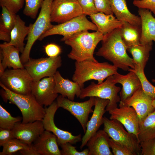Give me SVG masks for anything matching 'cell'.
Instances as JSON below:
<instances>
[{
    "label": "cell",
    "instance_id": "cell-1",
    "mask_svg": "<svg viewBox=\"0 0 155 155\" xmlns=\"http://www.w3.org/2000/svg\"><path fill=\"white\" fill-rule=\"evenodd\" d=\"M127 50L121 36L119 28L104 35L102 46L96 55L110 61L118 68L129 71L131 68L134 69V66L133 59L128 56Z\"/></svg>",
    "mask_w": 155,
    "mask_h": 155
},
{
    "label": "cell",
    "instance_id": "cell-2",
    "mask_svg": "<svg viewBox=\"0 0 155 155\" xmlns=\"http://www.w3.org/2000/svg\"><path fill=\"white\" fill-rule=\"evenodd\" d=\"M88 31H82L61 39V41L71 48L67 55L69 58L77 62L98 61L94 57V52L98 44L103 39L104 35L98 30L92 32Z\"/></svg>",
    "mask_w": 155,
    "mask_h": 155
},
{
    "label": "cell",
    "instance_id": "cell-3",
    "mask_svg": "<svg viewBox=\"0 0 155 155\" xmlns=\"http://www.w3.org/2000/svg\"><path fill=\"white\" fill-rule=\"evenodd\" d=\"M0 86L2 88L1 94L4 101L15 105L20 111L22 123L42 121L45 114V108L37 102L32 94L27 95L16 94L0 83Z\"/></svg>",
    "mask_w": 155,
    "mask_h": 155
},
{
    "label": "cell",
    "instance_id": "cell-4",
    "mask_svg": "<svg viewBox=\"0 0 155 155\" xmlns=\"http://www.w3.org/2000/svg\"><path fill=\"white\" fill-rule=\"evenodd\" d=\"M118 68L108 62L86 60L75 62V70L72 77L74 82L81 88L86 81L94 80L100 84L108 77L117 73Z\"/></svg>",
    "mask_w": 155,
    "mask_h": 155
},
{
    "label": "cell",
    "instance_id": "cell-5",
    "mask_svg": "<svg viewBox=\"0 0 155 155\" xmlns=\"http://www.w3.org/2000/svg\"><path fill=\"white\" fill-rule=\"evenodd\" d=\"M53 0H44L38 17L35 22L32 24L26 44L20 57L23 64L30 59V51L35 42L53 25L51 24V6Z\"/></svg>",
    "mask_w": 155,
    "mask_h": 155
},
{
    "label": "cell",
    "instance_id": "cell-6",
    "mask_svg": "<svg viewBox=\"0 0 155 155\" xmlns=\"http://www.w3.org/2000/svg\"><path fill=\"white\" fill-rule=\"evenodd\" d=\"M115 84L113 75L108 77L105 81L100 84L92 82L87 87L82 89L79 98L83 99L86 97H94L108 99L109 102L106 110L108 112L117 107V103L120 101L118 94L121 88Z\"/></svg>",
    "mask_w": 155,
    "mask_h": 155
},
{
    "label": "cell",
    "instance_id": "cell-7",
    "mask_svg": "<svg viewBox=\"0 0 155 155\" xmlns=\"http://www.w3.org/2000/svg\"><path fill=\"white\" fill-rule=\"evenodd\" d=\"M103 130L110 138L128 148L134 155H141L140 143L135 135L125 130L123 125L117 120L103 117Z\"/></svg>",
    "mask_w": 155,
    "mask_h": 155
},
{
    "label": "cell",
    "instance_id": "cell-8",
    "mask_svg": "<svg viewBox=\"0 0 155 155\" xmlns=\"http://www.w3.org/2000/svg\"><path fill=\"white\" fill-rule=\"evenodd\" d=\"M0 77V83L11 91L22 95L31 94L33 80L25 68L5 70Z\"/></svg>",
    "mask_w": 155,
    "mask_h": 155
},
{
    "label": "cell",
    "instance_id": "cell-9",
    "mask_svg": "<svg viewBox=\"0 0 155 155\" xmlns=\"http://www.w3.org/2000/svg\"><path fill=\"white\" fill-rule=\"evenodd\" d=\"M89 30L96 31L98 28L94 24L87 19L86 15L83 14L64 23L53 25L38 40H42L47 36L54 35H61L65 37L82 31Z\"/></svg>",
    "mask_w": 155,
    "mask_h": 155
},
{
    "label": "cell",
    "instance_id": "cell-10",
    "mask_svg": "<svg viewBox=\"0 0 155 155\" xmlns=\"http://www.w3.org/2000/svg\"><path fill=\"white\" fill-rule=\"evenodd\" d=\"M61 65V57L58 56L37 59L30 58L24 66L33 81H37L45 77L53 76Z\"/></svg>",
    "mask_w": 155,
    "mask_h": 155
},
{
    "label": "cell",
    "instance_id": "cell-11",
    "mask_svg": "<svg viewBox=\"0 0 155 155\" xmlns=\"http://www.w3.org/2000/svg\"><path fill=\"white\" fill-rule=\"evenodd\" d=\"M87 100L82 102H74L61 95L58 96L56 102L59 107L69 112L78 121L84 133L86 132V126L90 114L93 113L92 107L94 106V97H89Z\"/></svg>",
    "mask_w": 155,
    "mask_h": 155
},
{
    "label": "cell",
    "instance_id": "cell-12",
    "mask_svg": "<svg viewBox=\"0 0 155 155\" xmlns=\"http://www.w3.org/2000/svg\"><path fill=\"white\" fill-rule=\"evenodd\" d=\"M83 14L78 0H53L51 5V22L62 23Z\"/></svg>",
    "mask_w": 155,
    "mask_h": 155
},
{
    "label": "cell",
    "instance_id": "cell-13",
    "mask_svg": "<svg viewBox=\"0 0 155 155\" xmlns=\"http://www.w3.org/2000/svg\"><path fill=\"white\" fill-rule=\"evenodd\" d=\"M59 108L56 101H55L45 108V114L42 121L45 130L51 132L56 136L59 145L67 142L74 144L81 141V134L74 135L71 133L62 130L56 125L54 118Z\"/></svg>",
    "mask_w": 155,
    "mask_h": 155
},
{
    "label": "cell",
    "instance_id": "cell-14",
    "mask_svg": "<svg viewBox=\"0 0 155 155\" xmlns=\"http://www.w3.org/2000/svg\"><path fill=\"white\" fill-rule=\"evenodd\" d=\"M119 106V108L117 107L108 111L111 115L109 119L119 121L126 130L135 135L138 140L139 119L136 111L132 107L120 102Z\"/></svg>",
    "mask_w": 155,
    "mask_h": 155
},
{
    "label": "cell",
    "instance_id": "cell-15",
    "mask_svg": "<svg viewBox=\"0 0 155 155\" xmlns=\"http://www.w3.org/2000/svg\"><path fill=\"white\" fill-rule=\"evenodd\" d=\"M55 82L53 76L44 78L40 80L33 81L31 93L37 102L46 107L51 105L58 96L54 92Z\"/></svg>",
    "mask_w": 155,
    "mask_h": 155
},
{
    "label": "cell",
    "instance_id": "cell-16",
    "mask_svg": "<svg viewBox=\"0 0 155 155\" xmlns=\"http://www.w3.org/2000/svg\"><path fill=\"white\" fill-rule=\"evenodd\" d=\"M108 99L95 97L94 108L91 117L88 121L85 133L82 138L80 148L82 149L91 137L98 130L103 124V116L106 111V107L109 103Z\"/></svg>",
    "mask_w": 155,
    "mask_h": 155
},
{
    "label": "cell",
    "instance_id": "cell-17",
    "mask_svg": "<svg viewBox=\"0 0 155 155\" xmlns=\"http://www.w3.org/2000/svg\"><path fill=\"white\" fill-rule=\"evenodd\" d=\"M44 130L42 121L25 123L19 122L12 129L14 138L30 146Z\"/></svg>",
    "mask_w": 155,
    "mask_h": 155
},
{
    "label": "cell",
    "instance_id": "cell-18",
    "mask_svg": "<svg viewBox=\"0 0 155 155\" xmlns=\"http://www.w3.org/2000/svg\"><path fill=\"white\" fill-rule=\"evenodd\" d=\"M153 100L144 92L141 88L124 102H119L133 107L138 115L140 122L155 110L152 104Z\"/></svg>",
    "mask_w": 155,
    "mask_h": 155
},
{
    "label": "cell",
    "instance_id": "cell-19",
    "mask_svg": "<svg viewBox=\"0 0 155 155\" xmlns=\"http://www.w3.org/2000/svg\"><path fill=\"white\" fill-rule=\"evenodd\" d=\"M129 71L125 75L117 73L113 75L114 82L116 84L120 83L122 85L119 96L120 102L122 103L129 99L137 90L142 88L140 80L133 69L131 68Z\"/></svg>",
    "mask_w": 155,
    "mask_h": 155
},
{
    "label": "cell",
    "instance_id": "cell-20",
    "mask_svg": "<svg viewBox=\"0 0 155 155\" xmlns=\"http://www.w3.org/2000/svg\"><path fill=\"white\" fill-rule=\"evenodd\" d=\"M58 145L56 136L45 130L31 146L38 155H61Z\"/></svg>",
    "mask_w": 155,
    "mask_h": 155
},
{
    "label": "cell",
    "instance_id": "cell-21",
    "mask_svg": "<svg viewBox=\"0 0 155 155\" xmlns=\"http://www.w3.org/2000/svg\"><path fill=\"white\" fill-rule=\"evenodd\" d=\"M0 77L7 67L9 69L24 68L18 50L13 46L0 45Z\"/></svg>",
    "mask_w": 155,
    "mask_h": 155
},
{
    "label": "cell",
    "instance_id": "cell-22",
    "mask_svg": "<svg viewBox=\"0 0 155 155\" xmlns=\"http://www.w3.org/2000/svg\"><path fill=\"white\" fill-rule=\"evenodd\" d=\"M55 85L54 92L73 101L75 96L79 97L82 89L76 82L65 79L57 71L53 76Z\"/></svg>",
    "mask_w": 155,
    "mask_h": 155
},
{
    "label": "cell",
    "instance_id": "cell-23",
    "mask_svg": "<svg viewBox=\"0 0 155 155\" xmlns=\"http://www.w3.org/2000/svg\"><path fill=\"white\" fill-rule=\"evenodd\" d=\"M110 137L104 130H98L88 141L86 145L88 155H113L109 144Z\"/></svg>",
    "mask_w": 155,
    "mask_h": 155
},
{
    "label": "cell",
    "instance_id": "cell-24",
    "mask_svg": "<svg viewBox=\"0 0 155 155\" xmlns=\"http://www.w3.org/2000/svg\"><path fill=\"white\" fill-rule=\"evenodd\" d=\"M32 24L26 26L25 22L17 15L15 25L10 33V41L2 44L4 46H14L22 53L25 46L24 42V39L30 32Z\"/></svg>",
    "mask_w": 155,
    "mask_h": 155
},
{
    "label": "cell",
    "instance_id": "cell-25",
    "mask_svg": "<svg viewBox=\"0 0 155 155\" xmlns=\"http://www.w3.org/2000/svg\"><path fill=\"white\" fill-rule=\"evenodd\" d=\"M138 11L141 22L140 43L147 44L153 41L155 42V18L148 9L139 8Z\"/></svg>",
    "mask_w": 155,
    "mask_h": 155
},
{
    "label": "cell",
    "instance_id": "cell-26",
    "mask_svg": "<svg viewBox=\"0 0 155 155\" xmlns=\"http://www.w3.org/2000/svg\"><path fill=\"white\" fill-rule=\"evenodd\" d=\"M90 16L92 22L97 26L98 30L104 35L120 28L123 24V21L118 20L113 14L98 12Z\"/></svg>",
    "mask_w": 155,
    "mask_h": 155
},
{
    "label": "cell",
    "instance_id": "cell-27",
    "mask_svg": "<svg viewBox=\"0 0 155 155\" xmlns=\"http://www.w3.org/2000/svg\"><path fill=\"white\" fill-rule=\"evenodd\" d=\"M109 0L112 11L118 20L127 22L135 25L141 26L140 17L131 13L129 11L126 0Z\"/></svg>",
    "mask_w": 155,
    "mask_h": 155
},
{
    "label": "cell",
    "instance_id": "cell-28",
    "mask_svg": "<svg viewBox=\"0 0 155 155\" xmlns=\"http://www.w3.org/2000/svg\"><path fill=\"white\" fill-rule=\"evenodd\" d=\"M153 42L140 44L131 46L127 50L132 55L134 68L144 70L148 61Z\"/></svg>",
    "mask_w": 155,
    "mask_h": 155
},
{
    "label": "cell",
    "instance_id": "cell-29",
    "mask_svg": "<svg viewBox=\"0 0 155 155\" xmlns=\"http://www.w3.org/2000/svg\"><path fill=\"white\" fill-rule=\"evenodd\" d=\"M121 36L127 48L140 43L141 27L123 21L120 28Z\"/></svg>",
    "mask_w": 155,
    "mask_h": 155
},
{
    "label": "cell",
    "instance_id": "cell-30",
    "mask_svg": "<svg viewBox=\"0 0 155 155\" xmlns=\"http://www.w3.org/2000/svg\"><path fill=\"white\" fill-rule=\"evenodd\" d=\"M0 19V40L6 42L10 40V33L13 28L17 15L2 6Z\"/></svg>",
    "mask_w": 155,
    "mask_h": 155
},
{
    "label": "cell",
    "instance_id": "cell-31",
    "mask_svg": "<svg viewBox=\"0 0 155 155\" xmlns=\"http://www.w3.org/2000/svg\"><path fill=\"white\" fill-rule=\"evenodd\" d=\"M0 155H11L19 152L23 155H36V153L32 148L22 141L13 138L3 144Z\"/></svg>",
    "mask_w": 155,
    "mask_h": 155
},
{
    "label": "cell",
    "instance_id": "cell-32",
    "mask_svg": "<svg viewBox=\"0 0 155 155\" xmlns=\"http://www.w3.org/2000/svg\"><path fill=\"white\" fill-rule=\"evenodd\" d=\"M138 137L140 143L155 138V110L139 122Z\"/></svg>",
    "mask_w": 155,
    "mask_h": 155
},
{
    "label": "cell",
    "instance_id": "cell-33",
    "mask_svg": "<svg viewBox=\"0 0 155 155\" xmlns=\"http://www.w3.org/2000/svg\"><path fill=\"white\" fill-rule=\"evenodd\" d=\"M20 117H12L1 105H0V128L12 129L16 124L22 119Z\"/></svg>",
    "mask_w": 155,
    "mask_h": 155
},
{
    "label": "cell",
    "instance_id": "cell-34",
    "mask_svg": "<svg viewBox=\"0 0 155 155\" xmlns=\"http://www.w3.org/2000/svg\"><path fill=\"white\" fill-rule=\"evenodd\" d=\"M133 70L140 80L144 92L150 96L153 100L155 99V86L148 81L145 75L144 70L136 68H134Z\"/></svg>",
    "mask_w": 155,
    "mask_h": 155
},
{
    "label": "cell",
    "instance_id": "cell-35",
    "mask_svg": "<svg viewBox=\"0 0 155 155\" xmlns=\"http://www.w3.org/2000/svg\"><path fill=\"white\" fill-rule=\"evenodd\" d=\"M44 0H24L25 6L23 10L24 14L31 18L35 19Z\"/></svg>",
    "mask_w": 155,
    "mask_h": 155
},
{
    "label": "cell",
    "instance_id": "cell-36",
    "mask_svg": "<svg viewBox=\"0 0 155 155\" xmlns=\"http://www.w3.org/2000/svg\"><path fill=\"white\" fill-rule=\"evenodd\" d=\"M24 2V0H0V5L16 14L23 7Z\"/></svg>",
    "mask_w": 155,
    "mask_h": 155
},
{
    "label": "cell",
    "instance_id": "cell-37",
    "mask_svg": "<svg viewBox=\"0 0 155 155\" xmlns=\"http://www.w3.org/2000/svg\"><path fill=\"white\" fill-rule=\"evenodd\" d=\"M70 143H65L59 145L61 148V155H88L89 150L86 148L79 152Z\"/></svg>",
    "mask_w": 155,
    "mask_h": 155
},
{
    "label": "cell",
    "instance_id": "cell-38",
    "mask_svg": "<svg viewBox=\"0 0 155 155\" xmlns=\"http://www.w3.org/2000/svg\"><path fill=\"white\" fill-rule=\"evenodd\" d=\"M109 144L113 155H134L131 151L125 146L110 138Z\"/></svg>",
    "mask_w": 155,
    "mask_h": 155
},
{
    "label": "cell",
    "instance_id": "cell-39",
    "mask_svg": "<svg viewBox=\"0 0 155 155\" xmlns=\"http://www.w3.org/2000/svg\"><path fill=\"white\" fill-rule=\"evenodd\" d=\"M83 12V14L90 15L98 11L95 6L94 0H78Z\"/></svg>",
    "mask_w": 155,
    "mask_h": 155
},
{
    "label": "cell",
    "instance_id": "cell-40",
    "mask_svg": "<svg viewBox=\"0 0 155 155\" xmlns=\"http://www.w3.org/2000/svg\"><path fill=\"white\" fill-rule=\"evenodd\" d=\"M141 155H155V138L140 143Z\"/></svg>",
    "mask_w": 155,
    "mask_h": 155
},
{
    "label": "cell",
    "instance_id": "cell-41",
    "mask_svg": "<svg viewBox=\"0 0 155 155\" xmlns=\"http://www.w3.org/2000/svg\"><path fill=\"white\" fill-rule=\"evenodd\" d=\"M96 7L98 12L108 14H113L109 0H94Z\"/></svg>",
    "mask_w": 155,
    "mask_h": 155
},
{
    "label": "cell",
    "instance_id": "cell-42",
    "mask_svg": "<svg viewBox=\"0 0 155 155\" xmlns=\"http://www.w3.org/2000/svg\"><path fill=\"white\" fill-rule=\"evenodd\" d=\"M133 4L139 8L148 9L155 14V0H134Z\"/></svg>",
    "mask_w": 155,
    "mask_h": 155
},
{
    "label": "cell",
    "instance_id": "cell-43",
    "mask_svg": "<svg viewBox=\"0 0 155 155\" xmlns=\"http://www.w3.org/2000/svg\"><path fill=\"white\" fill-rule=\"evenodd\" d=\"M45 52L49 57H55L59 56L61 50L58 45L54 43H51L44 47Z\"/></svg>",
    "mask_w": 155,
    "mask_h": 155
},
{
    "label": "cell",
    "instance_id": "cell-44",
    "mask_svg": "<svg viewBox=\"0 0 155 155\" xmlns=\"http://www.w3.org/2000/svg\"><path fill=\"white\" fill-rule=\"evenodd\" d=\"M14 138L12 129L0 128V146Z\"/></svg>",
    "mask_w": 155,
    "mask_h": 155
},
{
    "label": "cell",
    "instance_id": "cell-45",
    "mask_svg": "<svg viewBox=\"0 0 155 155\" xmlns=\"http://www.w3.org/2000/svg\"><path fill=\"white\" fill-rule=\"evenodd\" d=\"M152 104L153 106L155 109V99L153 100L152 102Z\"/></svg>",
    "mask_w": 155,
    "mask_h": 155
},
{
    "label": "cell",
    "instance_id": "cell-46",
    "mask_svg": "<svg viewBox=\"0 0 155 155\" xmlns=\"http://www.w3.org/2000/svg\"><path fill=\"white\" fill-rule=\"evenodd\" d=\"M152 81L154 82H155V79H152Z\"/></svg>",
    "mask_w": 155,
    "mask_h": 155
}]
</instances>
